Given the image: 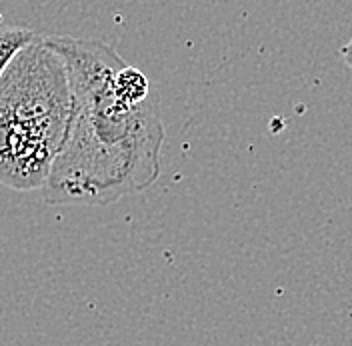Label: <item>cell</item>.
Segmentation results:
<instances>
[{"label": "cell", "mask_w": 352, "mask_h": 346, "mask_svg": "<svg viewBox=\"0 0 352 346\" xmlns=\"http://www.w3.org/2000/svg\"><path fill=\"white\" fill-rule=\"evenodd\" d=\"M44 43L63 56L74 98L65 144L43 186L44 200L109 206L153 186L164 142L156 94L140 105L118 100L112 80L126 61L102 41L54 34Z\"/></svg>", "instance_id": "1"}, {"label": "cell", "mask_w": 352, "mask_h": 346, "mask_svg": "<svg viewBox=\"0 0 352 346\" xmlns=\"http://www.w3.org/2000/svg\"><path fill=\"white\" fill-rule=\"evenodd\" d=\"M72 110L65 61L36 36L0 76V184L19 193L43 191Z\"/></svg>", "instance_id": "2"}, {"label": "cell", "mask_w": 352, "mask_h": 346, "mask_svg": "<svg viewBox=\"0 0 352 346\" xmlns=\"http://www.w3.org/2000/svg\"><path fill=\"white\" fill-rule=\"evenodd\" d=\"M112 92L118 100H122L126 105H140L153 94L146 74L129 63L116 72V76L112 80Z\"/></svg>", "instance_id": "3"}, {"label": "cell", "mask_w": 352, "mask_h": 346, "mask_svg": "<svg viewBox=\"0 0 352 346\" xmlns=\"http://www.w3.org/2000/svg\"><path fill=\"white\" fill-rule=\"evenodd\" d=\"M38 34L30 28L22 26H4L0 28V76L4 74L10 61L21 52L26 44H30Z\"/></svg>", "instance_id": "4"}, {"label": "cell", "mask_w": 352, "mask_h": 346, "mask_svg": "<svg viewBox=\"0 0 352 346\" xmlns=\"http://www.w3.org/2000/svg\"><path fill=\"white\" fill-rule=\"evenodd\" d=\"M342 58H344V65L349 66V68L352 70V39H351V43L342 46Z\"/></svg>", "instance_id": "5"}]
</instances>
